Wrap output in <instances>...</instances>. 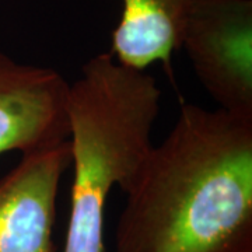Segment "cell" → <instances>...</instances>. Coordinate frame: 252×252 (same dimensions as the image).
Segmentation results:
<instances>
[{
    "instance_id": "cell-7",
    "label": "cell",
    "mask_w": 252,
    "mask_h": 252,
    "mask_svg": "<svg viewBox=\"0 0 252 252\" xmlns=\"http://www.w3.org/2000/svg\"><path fill=\"white\" fill-rule=\"evenodd\" d=\"M231 252H252V241H248V243L240 245L238 248H235L234 251Z\"/></svg>"
},
{
    "instance_id": "cell-6",
    "label": "cell",
    "mask_w": 252,
    "mask_h": 252,
    "mask_svg": "<svg viewBox=\"0 0 252 252\" xmlns=\"http://www.w3.org/2000/svg\"><path fill=\"white\" fill-rule=\"evenodd\" d=\"M202 0H122V13L112 32L111 51L118 62L146 70L161 62L170 67L181 49L189 16Z\"/></svg>"
},
{
    "instance_id": "cell-5",
    "label": "cell",
    "mask_w": 252,
    "mask_h": 252,
    "mask_svg": "<svg viewBox=\"0 0 252 252\" xmlns=\"http://www.w3.org/2000/svg\"><path fill=\"white\" fill-rule=\"evenodd\" d=\"M67 93L69 83L59 72L18 62L0 51V156L66 142Z\"/></svg>"
},
{
    "instance_id": "cell-4",
    "label": "cell",
    "mask_w": 252,
    "mask_h": 252,
    "mask_svg": "<svg viewBox=\"0 0 252 252\" xmlns=\"http://www.w3.org/2000/svg\"><path fill=\"white\" fill-rule=\"evenodd\" d=\"M70 167L69 140L23 154L0 177V252H56L58 193Z\"/></svg>"
},
{
    "instance_id": "cell-3",
    "label": "cell",
    "mask_w": 252,
    "mask_h": 252,
    "mask_svg": "<svg viewBox=\"0 0 252 252\" xmlns=\"http://www.w3.org/2000/svg\"><path fill=\"white\" fill-rule=\"evenodd\" d=\"M181 48L217 108L252 117L251 0H202Z\"/></svg>"
},
{
    "instance_id": "cell-1",
    "label": "cell",
    "mask_w": 252,
    "mask_h": 252,
    "mask_svg": "<svg viewBox=\"0 0 252 252\" xmlns=\"http://www.w3.org/2000/svg\"><path fill=\"white\" fill-rule=\"evenodd\" d=\"M125 195L117 252H231L252 241V117L184 104Z\"/></svg>"
},
{
    "instance_id": "cell-2",
    "label": "cell",
    "mask_w": 252,
    "mask_h": 252,
    "mask_svg": "<svg viewBox=\"0 0 252 252\" xmlns=\"http://www.w3.org/2000/svg\"><path fill=\"white\" fill-rule=\"evenodd\" d=\"M161 90L152 74L99 54L69 84L67 124L73 168L63 252H104L105 206L125 192L153 146Z\"/></svg>"
}]
</instances>
